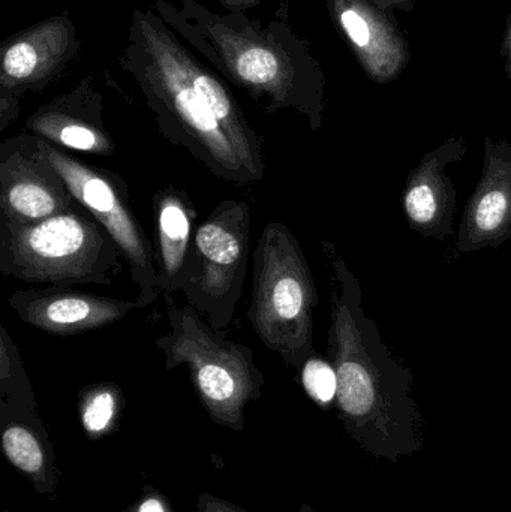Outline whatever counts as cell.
I'll list each match as a JSON object with an SVG mask.
<instances>
[{
    "mask_svg": "<svg viewBox=\"0 0 511 512\" xmlns=\"http://www.w3.org/2000/svg\"><path fill=\"white\" fill-rule=\"evenodd\" d=\"M332 277L327 357L338 376L335 408L345 433L374 459L398 463L425 448L413 372L392 354L363 306L359 279L323 242Z\"/></svg>",
    "mask_w": 511,
    "mask_h": 512,
    "instance_id": "2",
    "label": "cell"
},
{
    "mask_svg": "<svg viewBox=\"0 0 511 512\" xmlns=\"http://www.w3.org/2000/svg\"><path fill=\"white\" fill-rule=\"evenodd\" d=\"M300 382L306 394L320 406L321 409H330L335 406L336 393H338V376L335 367L330 361L312 355L302 369H300Z\"/></svg>",
    "mask_w": 511,
    "mask_h": 512,
    "instance_id": "19",
    "label": "cell"
},
{
    "mask_svg": "<svg viewBox=\"0 0 511 512\" xmlns=\"http://www.w3.org/2000/svg\"><path fill=\"white\" fill-rule=\"evenodd\" d=\"M218 2L227 12H243V14H246V12L257 8L261 0H218Z\"/></svg>",
    "mask_w": 511,
    "mask_h": 512,
    "instance_id": "22",
    "label": "cell"
},
{
    "mask_svg": "<svg viewBox=\"0 0 511 512\" xmlns=\"http://www.w3.org/2000/svg\"><path fill=\"white\" fill-rule=\"evenodd\" d=\"M248 316L260 342L300 372L314 355L318 289L308 259L287 225L270 222L252 254Z\"/></svg>",
    "mask_w": 511,
    "mask_h": 512,
    "instance_id": "5",
    "label": "cell"
},
{
    "mask_svg": "<svg viewBox=\"0 0 511 512\" xmlns=\"http://www.w3.org/2000/svg\"><path fill=\"white\" fill-rule=\"evenodd\" d=\"M333 26L347 42L365 74L392 83L410 62V48L393 12L371 0H326Z\"/></svg>",
    "mask_w": 511,
    "mask_h": 512,
    "instance_id": "13",
    "label": "cell"
},
{
    "mask_svg": "<svg viewBox=\"0 0 511 512\" xmlns=\"http://www.w3.org/2000/svg\"><path fill=\"white\" fill-rule=\"evenodd\" d=\"M149 8L264 113L293 110L305 117L311 131H320L326 75L311 44L291 27L285 3L269 21L252 20L243 12L219 14L198 0H180V5L155 0Z\"/></svg>",
    "mask_w": 511,
    "mask_h": 512,
    "instance_id": "3",
    "label": "cell"
},
{
    "mask_svg": "<svg viewBox=\"0 0 511 512\" xmlns=\"http://www.w3.org/2000/svg\"><path fill=\"white\" fill-rule=\"evenodd\" d=\"M26 132L66 150L111 156L116 143L104 123V98L95 75H87L69 92L54 96L26 120Z\"/></svg>",
    "mask_w": 511,
    "mask_h": 512,
    "instance_id": "14",
    "label": "cell"
},
{
    "mask_svg": "<svg viewBox=\"0 0 511 512\" xmlns=\"http://www.w3.org/2000/svg\"><path fill=\"white\" fill-rule=\"evenodd\" d=\"M120 512H174L170 501L152 486H146L140 498Z\"/></svg>",
    "mask_w": 511,
    "mask_h": 512,
    "instance_id": "20",
    "label": "cell"
},
{
    "mask_svg": "<svg viewBox=\"0 0 511 512\" xmlns=\"http://www.w3.org/2000/svg\"><path fill=\"white\" fill-rule=\"evenodd\" d=\"M126 261L89 213L14 224L0 219V273L36 285H113Z\"/></svg>",
    "mask_w": 511,
    "mask_h": 512,
    "instance_id": "4",
    "label": "cell"
},
{
    "mask_svg": "<svg viewBox=\"0 0 511 512\" xmlns=\"http://www.w3.org/2000/svg\"><path fill=\"white\" fill-rule=\"evenodd\" d=\"M251 204L225 200L198 225L179 292L218 333L230 328L243 294L251 252Z\"/></svg>",
    "mask_w": 511,
    "mask_h": 512,
    "instance_id": "7",
    "label": "cell"
},
{
    "mask_svg": "<svg viewBox=\"0 0 511 512\" xmlns=\"http://www.w3.org/2000/svg\"><path fill=\"white\" fill-rule=\"evenodd\" d=\"M510 366H511V352H510Z\"/></svg>",
    "mask_w": 511,
    "mask_h": 512,
    "instance_id": "26",
    "label": "cell"
},
{
    "mask_svg": "<svg viewBox=\"0 0 511 512\" xmlns=\"http://www.w3.org/2000/svg\"><path fill=\"white\" fill-rule=\"evenodd\" d=\"M83 42L68 14L32 24L0 44V134L21 113V99L71 72Z\"/></svg>",
    "mask_w": 511,
    "mask_h": 512,
    "instance_id": "9",
    "label": "cell"
},
{
    "mask_svg": "<svg viewBox=\"0 0 511 512\" xmlns=\"http://www.w3.org/2000/svg\"><path fill=\"white\" fill-rule=\"evenodd\" d=\"M197 512H248L243 508L237 507L233 502L224 501L218 496L210 493H200L197 502Z\"/></svg>",
    "mask_w": 511,
    "mask_h": 512,
    "instance_id": "21",
    "label": "cell"
},
{
    "mask_svg": "<svg viewBox=\"0 0 511 512\" xmlns=\"http://www.w3.org/2000/svg\"><path fill=\"white\" fill-rule=\"evenodd\" d=\"M41 149L65 180L78 206L104 227L122 252L138 286L135 300L141 309L155 303L161 295L155 245L138 222L125 180L113 171L84 164L42 138Z\"/></svg>",
    "mask_w": 511,
    "mask_h": 512,
    "instance_id": "8",
    "label": "cell"
},
{
    "mask_svg": "<svg viewBox=\"0 0 511 512\" xmlns=\"http://www.w3.org/2000/svg\"><path fill=\"white\" fill-rule=\"evenodd\" d=\"M464 138H447L437 149L423 156L408 174L402 192V206L411 230L426 239L446 242L453 234L456 189L447 176V167L458 164L467 155Z\"/></svg>",
    "mask_w": 511,
    "mask_h": 512,
    "instance_id": "16",
    "label": "cell"
},
{
    "mask_svg": "<svg viewBox=\"0 0 511 512\" xmlns=\"http://www.w3.org/2000/svg\"><path fill=\"white\" fill-rule=\"evenodd\" d=\"M299 512H315V511L312 510V508L309 507V505L303 504L302 507H300Z\"/></svg>",
    "mask_w": 511,
    "mask_h": 512,
    "instance_id": "25",
    "label": "cell"
},
{
    "mask_svg": "<svg viewBox=\"0 0 511 512\" xmlns=\"http://www.w3.org/2000/svg\"><path fill=\"white\" fill-rule=\"evenodd\" d=\"M119 65L131 75L165 140L234 186L266 176L264 141L221 75L152 11H132Z\"/></svg>",
    "mask_w": 511,
    "mask_h": 512,
    "instance_id": "1",
    "label": "cell"
},
{
    "mask_svg": "<svg viewBox=\"0 0 511 512\" xmlns=\"http://www.w3.org/2000/svg\"><path fill=\"white\" fill-rule=\"evenodd\" d=\"M3 512H8V511H3Z\"/></svg>",
    "mask_w": 511,
    "mask_h": 512,
    "instance_id": "27",
    "label": "cell"
},
{
    "mask_svg": "<svg viewBox=\"0 0 511 512\" xmlns=\"http://www.w3.org/2000/svg\"><path fill=\"white\" fill-rule=\"evenodd\" d=\"M504 56H506L507 77L511 81V15L507 20L506 41H504Z\"/></svg>",
    "mask_w": 511,
    "mask_h": 512,
    "instance_id": "24",
    "label": "cell"
},
{
    "mask_svg": "<svg viewBox=\"0 0 511 512\" xmlns=\"http://www.w3.org/2000/svg\"><path fill=\"white\" fill-rule=\"evenodd\" d=\"M125 397L122 388L114 382L87 385L78 394V412L81 426L90 439H99L110 433L122 417Z\"/></svg>",
    "mask_w": 511,
    "mask_h": 512,
    "instance_id": "18",
    "label": "cell"
},
{
    "mask_svg": "<svg viewBox=\"0 0 511 512\" xmlns=\"http://www.w3.org/2000/svg\"><path fill=\"white\" fill-rule=\"evenodd\" d=\"M78 206L63 177L30 132L0 143V219L32 224L62 215Z\"/></svg>",
    "mask_w": 511,
    "mask_h": 512,
    "instance_id": "11",
    "label": "cell"
},
{
    "mask_svg": "<svg viewBox=\"0 0 511 512\" xmlns=\"http://www.w3.org/2000/svg\"><path fill=\"white\" fill-rule=\"evenodd\" d=\"M511 237V146L485 138L482 177L465 206L453 258L498 249Z\"/></svg>",
    "mask_w": 511,
    "mask_h": 512,
    "instance_id": "15",
    "label": "cell"
},
{
    "mask_svg": "<svg viewBox=\"0 0 511 512\" xmlns=\"http://www.w3.org/2000/svg\"><path fill=\"white\" fill-rule=\"evenodd\" d=\"M371 2L380 6L384 11L393 12V9H402V11L411 12L416 6L417 0H371Z\"/></svg>",
    "mask_w": 511,
    "mask_h": 512,
    "instance_id": "23",
    "label": "cell"
},
{
    "mask_svg": "<svg viewBox=\"0 0 511 512\" xmlns=\"http://www.w3.org/2000/svg\"><path fill=\"white\" fill-rule=\"evenodd\" d=\"M159 291L165 297L179 292V280L197 230V210L182 189L167 186L153 198Z\"/></svg>",
    "mask_w": 511,
    "mask_h": 512,
    "instance_id": "17",
    "label": "cell"
},
{
    "mask_svg": "<svg viewBox=\"0 0 511 512\" xmlns=\"http://www.w3.org/2000/svg\"><path fill=\"white\" fill-rule=\"evenodd\" d=\"M0 424L6 459L33 484L36 492L53 495L59 481L53 444L39 417L35 391L20 351L9 334L0 339Z\"/></svg>",
    "mask_w": 511,
    "mask_h": 512,
    "instance_id": "10",
    "label": "cell"
},
{
    "mask_svg": "<svg viewBox=\"0 0 511 512\" xmlns=\"http://www.w3.org/2000/svg\"><path fill=\"white\" fill-rule=\"evenodd\" d=\"M6 301L24 324L60 337L101 330L141 309L137 300L104 297L66 286L17 291Z\"/></svg>",
    "mask_w": 511,
    "mask_h": 512,
    "instance_id": "12",
    "label": "cell"
},
{
    "mask_svg": "<svg viewBox=\"0 0 511 512\" xmlns=\"http://www.w3.org/2000/svg\"><path fill=\"white\" fill-rule=\"evenodd\" d=\"M167 324L170 330L155 342L165 370L188 367L192 387L212 421L242 432L246 406L261 399L266 385L254 351L213 330L189 304L171 306Z\"/></svg>",
    "mask_w": 511,
    "mask_h": 512,
    "instance_id": "6",
    "label": "cell"
}]
</instances>
